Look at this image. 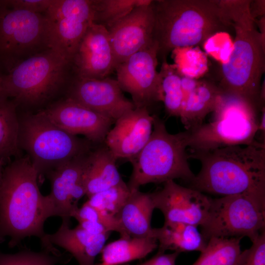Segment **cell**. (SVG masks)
<instances>
[{"label":"cell","instance_id":"cell-23","mask_svg":"<svg viewBox=\"0 0 265 265\" xmlns=\"http://www.w3.org/2000/svg\"><path fill=\"white\" fill-rule=\"evenodd\" d=\"M154 209L150 193L137 190L131 192L115 216L129 237L153 238L151 221Z\"/></svg>","mask_w":265,"mask_h":265},{"label":"cell","instance_id":"cell-33","mask_svg":"<svg viewBox=\"0 0 265 265\" xmlns=\"http://www.w3.org/2000/svg\"><path fill=\"white\" fill-rule=\"evenodd\" d=\"M236 265H265V231L249 248L241 251Z\"/></svg>","mask_w":265,"mask_h":265},{"label":"cell","instance_id":"cell-16","mask_svg":"<svg viewBox=\"0 0 265 265\" xmlns=\"http://www.w3.org/2000/svg\"><path fill=\"white\" fill-rule=\"evenodd\" d=\"M90 151L72 159L47 174L51 186L48 196L53 216L70 220L79 208V200L86 194L83 177Z\"/></svg>","mask_w":265,"mask_h":265},{"label":"cell","instance_id":"cell-11","mask_svg":"<svg viewBox=\"0 0 265 265\" xmlns=\"http://www.w3.org/2000/svg\"><path fill=\"white\" fill-rule=\"evenodd\" d=\"M45 15L51 49L70 64L80 40L93 23L92 0H54Z\"/></svg>","mask_w":265,"mask_h":265},{"label":"cell","instance_id":"cell-3","mask_svg":"<svg viewBox=\"0 0 265 265\" xmlns=\"http://www.w3.org/2000/svg\"><path fill=\"white\" fill-rule=\"evenodd\" d=\"M152 5L153 40L161 60L176 49L204 44L232 27L221 0H156Z\"/></svg>","mask_w":265,"mask_h":265},{"label":"cell","instance_id":"cell-21","mask_svg":"<svg viewBox=\"0 0 265 265\" xmlns=\"http://www.w3.org/2000/svg\"><path fill=\"white\" fill-rule=\"evenodd\" d=\"M116 160L106 144L90 151L83 177L88 198L123 182Z\"/></svg>","mask_w":265,"mask_h":265},{"label":"cell","instance_id":"cell-35","mask_svg":"<svg viewBox=\"0 0 265 265\" xmlns=\"http://www.w3.org/2000/svg\"><path fill=\"white\" fill-rule=\"evenodd\" d=\"M179 254L178 252L170 254L158 252L154 257L139 265H175Z\"/></svg>","mask_w":265,"mask_h":265},{"label":"cell","instance_id":"cell-32","mask_svg":"<svg viewBox=\"0 0 265 265\" xmlns=\"http://www.w3.org/2000/svg\"><path fill=\"white\" fill-rule=\"evenodd\" d=\"M73 217L78 222L83 220L97 222L103 225L110 232L112 231L118 232L121 238H130L115 216H112L100 211L92 207L86 202L78 209Z\"/></svg>","mask_w":265,"mask_h":265},{"label":"cell","instance_id":"cell-17","mask_svg":"<svg viewBox=\"0 0 265 265\" xmlns=\"http://www.w3.org/2000/svg\"><path fill=\"white\" fill-rule=\"evenodd\" d=\"M152 2L135 7L108 30L116 67L153 43Z\"/></svg>","mask_w":265,"mask_h":265},{"label":"cell","instance_id":"cell-15","mask_svg":"<svg viewBox=\"0 0 265 265\" xmlns=\"http://www.w3.org/2000/svg\"><path fill=\"white\" fill-rule=\"evenodd\" d=\"M40 112L60 129L73 135H83L92 144H104L115 122L68 98Z\"/></svg>","mask_w":265,"mask_h":265},{"label":"cell","instance_id":"cell-36","mask_svg":"<svg viewBox=\"0 0 265 265\" xmlns=\"http://www.w3.org/2000/svg\"><path fill=\"white\" fill-rule=\"evenodd\" d=\"M78 222L79 227L91 234L100 235L110 233L106 227L97 222L83 220Z\"/></svg>","mask_w":265,"mask_h":265},{"label":"cell","instance_id":"cell-9","mask_svg":"<svg viewBox=\"0 0 265 265\" xmlns=\"http://www.w3.org/2000/svg\"><path fill=\"white\" fill-rule=\"evenodd\" d=\"M201 234L210 238L248 237L253 242L265 231V200L247 194L212 199Z\"/></svg>","mask_w":265,"mask_h":265},{"label":"cell","instance_id":"cell-25","mask_svg":"<svg viewBox=\"0 0 265 265\" xmlns=\"http://www.w3.org/2000/svg\"><path fill=\"white\" fill-rule=\"evenodd\" d=\"M158 247L154 238H120L104 246L99 265H119L146 257Z\"/></svg>","mask_w":265,"mask_h":265},{"label":"cell","instance_id":"cell-34","mask_svg":"<svg viewBox=\"0 0 265 265\" xmlns=\"http://www.w3.org/2000/svg\"><path fill=\"white\" fill-rule=\"evenodd\" d=\"M54 0H6L4 2L14 9L43 14L47 12Z\"/></svg>","mask_w":265,"mask_h":265},{"label":"cell","instance_id":"cell-19","mask_svg":"<svg viewBox=\"0 0 265 265\" xmlns=\"http://www.w3.org/2000/svg\"><path fill=\"white\" fill-rule=\"evenodd\" d=\"M154 116L146 107L134 108L114 122L105 144L117 159L128 160L137 155L148 141L153 129Z\"/></svg>","mask_w":265,"mask_h":265},{"label":"cell","instance_id":"cell-28","mask_svg":"<svg viewBox=\"0 0 265 265\" xmlns=\"http://www.w3.org/2000/svg\"><path fill=\"white\" fill-rule=\"evenodd\" d=\"M242 238H210L192 265H236L241 252Z\"/></svg>","mask_w":265,"mask_h":265},{"label":"cell","instance_id":"cell-10","mask_svg":"<svg viewBox=\"0 0 265 265\" xmlns=\"http://www.w3.org/2000/svg\"><path fill=\"white\" fill-rule=\"evenodd\" d=\"M51 49L45 14L16 9L0 0V59L9 70Z\"/></svg>","mask_w":265,"mask_h":265},{"label":"cell","instance_id":"cell-12","mask_svg":"<svg viewBox=\"0 0 265 265\" xmlns=\"http://www.w3.org/2000/svg\"><path fill=\"white\" fill-rule=\"evenodd\" d=\"M158 48L153 41L115 68L118 84L131 95L135 108H148L158 101Z\"/></svg>","mask_w":265,"mask_h":265},{"label":"cell","instance_id":"cell-37","mask_svg":"<svg viewBox=\"0 0 265 265\" xmlns=\"http://www.w3.org/2000/svg\"><path fill=\"white\" fill-rule=\"evenodd\" d=\"M3 158L0 155V184L1 181L3 170L2 169Z\"/></svg>","mask_w":265,"mask_h":265},{"label":"cell","instance_id":"cell-14","mask_svg":"<svg viewBox=\"0 0 265 265\" xmlns=\"http://www.w3.org/2000/svg\"><path fill=\"white\" fill-rule=\"evenodd\" d=\"M114 122L134 109L132 101L123 95L116 80L96 79L75 76L68 97Z\"/></svg>","mask_w":265,"mask_h":265},{"label":"cell","instance_id":"cell-39","mask_svg":"<svg viewBox=\"0 0 265 265\" xmlns=\"http://www.w3.org/2000/svg\"><path fill=\"white\" fill-rule=\"evenodd\" d=\"M2 242V241H1L0 239V243Z\"/></svg>","mask_w":265,"mask_h":265},{"label":"cell","instance_id":"cell-18","mask_svg":"<svg viewBox=\"0 0 265 265\" xmlns=\"http://www.w3.org/2000/svg\"><path fill=\"white\" fill-rule=\"evenodd\" d=\"M70 65L78 77H108L116 67L108 30L93 23L80 40Z\"/></svg>","mask_w":265,"mask_h":265},{"label":"cell","instance_id":"cell-5","mask_svg":"<svg viewBox=\"0 0 265 265\" xmlns=\"http://www.w3.org/2000/svg\"><path fill=\"white\" fill-rule=\"evenodd\" d=\"M190 132L171 134L164 122L154 116L151 136L140 152L129 159L132 170L128 184L131 192L149 183L181 179L190 182L195 175L188 162Z\"/></svg>","mask_w":265,"mask_h":265},{"label":"cell","instance_id":"cell-27","mask_svg":"<svg viewBox=\"0 0 265 265\" xmlns=\"http://www.w3.org/2000/svg\"><path fill=\"white\" fill-rule=\"evenodd\" d=\"M16 106L8 98L0 97V155L3 159L17 156L20 152V120Z\"/></svg>","mask_w":265,"mask_h":265},{"label":"cell","instance_id":"cell-38","mask_svg":"<svg viewBox=\"0 0 265 265\" xmlns=\"http://www.w3.org/2000/svg\"><path fill=\"white\" fill-rule=\"evenodd\" d=\"M2 81L3 77L0 75V97L2 96H5L3 93Z\"/></svg>","mask_w":265,"mask_h":265},{"label":"cell","instance_id":"cell-20","mask_svg":"<svg viewBox=\"0 0 265 265\" xmlns=\"http://www.w3.org/2000/svg\"><path fill=\"white\" fill-rule=\"evenodd\" d=\"M70 220H62L61 224L53 234H46L41 241L44 250L54 254L60 252L53 246L57 245L69 252L79 265H94L96 257L101 252L109 233L94 235L78 226L70 228Z\"/></svg>","mask_w":265,"mask_h":265},{"label":"cell","instance_id":"cell-6","mask_svg":"<svg viewBox=\"0 0 265 265\" xmlns=\"http://www.w3.org/2000/svg\"><path fill=\"white\" fill-rule=\"evenodd\" d=\"M259 112L244 99L222 91L212 121L189 131L188 147L190 152H203L251 144L256 140Z\"/></svg>","mask_w":265,"mask_h":265},{"label":"cell","instance_id":"cell-22","mask_svg":"<svg viewBox=\"0 0 265 265\" xmlns=\"http://www.w3.org/2000/svg\"><path fill=\"white\" fill-rule=\"evenodd\" d=\"M184 91L180 118L187 131H192L203 123L206 116L212 112L222 90L218 85L207 80H197L189 90Z\"/></svg>","mask_w":265,"mask_h":265},{"label":"cell","instance_id":"cell-29","mask_svg":"<svg viewBox=\"0 0 265 265\" xmlns=\"http://www.w3.org/2000/svg\"><path fill=\"white\" fill-rule=\"evenodd\" d=\"M152 0H92L93 23L107 30L134 8Z\"/></svg>","mask_w":265,"mask_h":265},{"label":"cell","instance_id":"cell-40","mask_svg":"<svg viewBox=\"0 0 265 265\" xmlns=\"http://www.w3.org/2000/svg\"><path fill=\"white\" fill-rule=\"evenodd\" d=\"M99 265V264H98V265Z\"/></svg>","mask_w":265,"mask_h":265},{"label":"cell","instance_id":"cell-26","mask_svg":"<svg viewBox=\"0 0 265 265\" xmlns=\"http://www.w3.org/2000/svg\"><path fill=\"white\" fill-rule=\"evenodd\" d=\"M184 96L182 74L175 64L162 60L159 72L158 101L163 103L169 115L180 117Z\"/></svg>","mask_w":265,"mask_h":265},{"label":"cell","instance_id":"cell-8","mask_svg":"<svg viewBox=\"0 0 265 265\" xmlns=\"http://www.w3.org/2000/svg\"><path fill=\"white\" fill-rule=\"evenodd\" d=\"M70 63L49 49L22 61L3 77L5 96L17 105L35 106L53 96L65 82Z\"/></svg>","mask_w":265,"mask_h":265},{"label":"cell","instance_id":"cell-7","mask_svg":"<svg viewBox=\"0 0 265 265\" xmlns=\"http://www.w3.org/2000/svg\"><path fill=\"white\" fill-rule=\"evenodd\" d=\"M19 144L40 175L88 153L92 143L60 129L39 111L20 120Z\"/></svg>","mask_w":265,"mask_h":265},{"label":"cell","instance_id":"cell-1","mask_svg":"<svg viewBox=\"0 0 265 265\" xmlns=\"http://www.w3.org/2000/svg\"><path fill=\"white\" fill-rule=\"evenodd\" d=\"M188 157L201 164L190 187L221 197L247 194L265 200V143L256 140L247 145L190 152Z\"/></svg>","mask_w":265,"mask_h":265},{"label":"cell","instance_id":"cell-2","mask_svg":"<svg viewBox=\"0 0 265 265\" xmlns=\"http://www.w3.org/2000/svg\"><path fill=\"white\" fill-rule=\"evenodd\" d=\"M39 173L28 157L15 159L3 170L0 184V239L18 245L25 238L46 234L45 221L53 216L48 195L41 193Z\"/></svg>","mask_w":265,"mask_h":265},{"label":"cell","instance_id":"cell-4","mask_svg":"<svg viewBox=\"0 0 265 265\" xmlns=\"http://www.w3.org/2000/svg\"><path fill=\"white\" fill-rule=\"evenodd\" d=\"M251 0H221L235 32L232 51L221 65L218 86L260 108L261 81L265 72V36L250 11Z\"/></svg>","mask_w":265,"mask_h":265},{"label":"cell","instance_id":"cell-13","mask_svg":"<svg viewBox=\"0 0 265 265\" xmlns=\"http://www.w3.org/2000/svg\"><path fill=\"white\" fill-rule=\"evenodd\" d=\"M150 195L155 208L162 213L164 223L201 227L208 218L212 198L197 190L179 185L174 180L164 183L160 190Z\"/></svg>","mask_w":265,"mask_h":265},{"label":"cell","instance_id":"cell-24","mask_svg":"<svg viewBox=\"0 0 265 265\" xmlns=\"http://www.w3.org/2000/svg\"><path fill=\"white\" fill-rule=\"evenodd\" d=\"M153 237L158 242V252L160 253L167 250L180 253L201 252L207 244L197 226L183 223H164L162 227L153 228Z\"/></svg>","mask_w":265,"mask_h":265},{"label":"cell","instance_id":"cell-30","mask_svg":"<svg viewBox=\"0 0 265 265\" xmlns=\"http://www.w3.org/2000/svg\"><path fill=\"white\" fill-rule=\"evenodd\" d=\"M131 194L127 184L121 183L95 193L86 201L95 209L112 216L120 211Z\"/></svg>","mask_w":265,"mask_h":265},{"label":"cell","instance_id":"cell-31","mask_svg":"<svg viewBox=\"0 0 265 265\" xmlns=\"http://www.w3.org/2000/svg\"><path fill=\"white\" fill-rule=\"evenodd\" d=\"M63 259L61 253L46 250L38 252L24 250L13 254L0 252V265H55Z\"/></svg>","mask_w":265,"mask_h":265}]
</instances>
